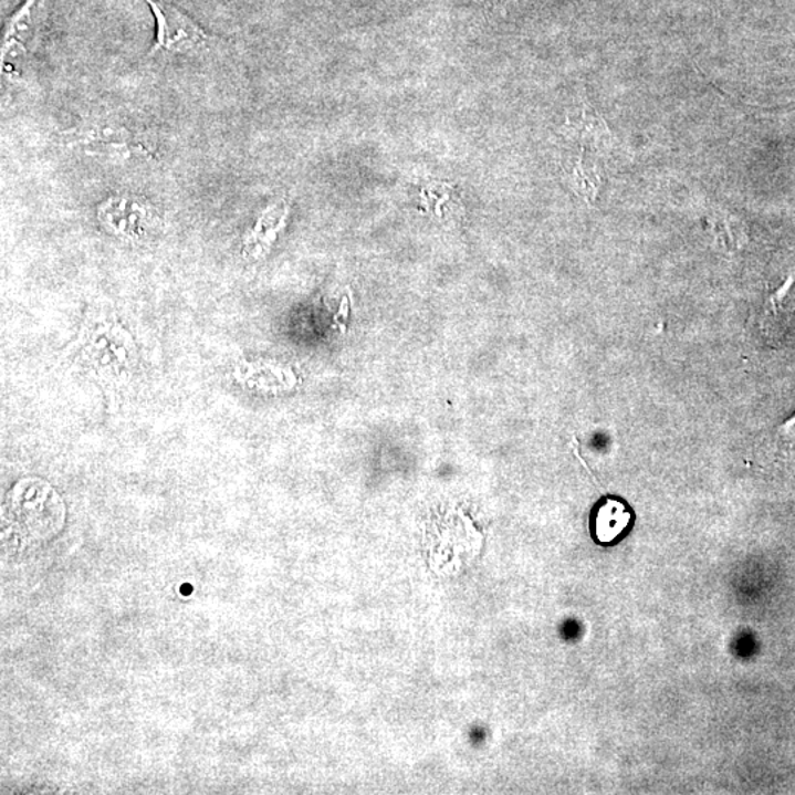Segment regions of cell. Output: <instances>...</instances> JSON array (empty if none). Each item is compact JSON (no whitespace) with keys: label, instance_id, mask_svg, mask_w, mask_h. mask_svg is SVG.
Masks as SVG:
<instances>
[{"label":"cell","instance_id":"3957f363","mask_svg":"<svg viewBox=\"0 0 795 795\" xmlns=\"http://www.w3.org/2000/svg\"><path fill=\"white\" fill-rule=\"evenodd\" d=\"M44 20H46V0H24L4 24L2 62L12 51L29 53L42 35Z\"/></svg>","mask_w":795,"mask_h":795},{"label":"cell","instance_id":"7a4b0ae2","mask_svg":"<svg viewBox=\"0 0 795 795\" xmlns=\"http://www.w3.org/2000/svg\"><path fill=\"white\" fill-rule=\"evenodd\" d=\"M157 22V38L149 55L159 52L190 53L216 42L192 17L166 0H145Z\"/></svg>","mask_w":795,"mask_h":795},{"label":"cell","instance_id":"ba28073f","mask_svg":"<svg viewBox=\"0 0 795 795\" xmlns=\"http://www.w3.org/2000/svg\"><path fill=\"white\" fill-rule=\"evenodd\" d=\"M778 437L784 442L795 443V416L778 428Z\"/></svg>","mask_w":795,"mask_h":795},{"label":"cell","instance_id":"8992f818","mask_svg":"<svg viewBox=\"0 0 795 795\" xmlns=\"http://www.w3.org/2000/svg\"><path fill=\"white\" fill-rule=\"evenodd\" d=\"M795 320V273L767 297L762 313V331L770 339H780Z\"/></svg>","mask_w":795,"mask_h":795},{"label":"cell","instance_id":"277c9868","mask_svg":"<svg viewBox=\"0 0 795 795\" xmlns=\"http://www.w3.org/2000/svg\"><path fill=\"white\" fill-rule=\"evenodd\" d=\"M634 522V510L625 500L604 496L590 513V536L598 545H616L632 530Z\"/></svg>","mask_w":795,"mask_h":795},{"label":"cell","instance_id":"5b68a950","mask_svg":"<svg viewBox=\"0 0 795 795\" xmlns=\"http://www.w3.org/2000/svg\"><path fill=\"white\" fill-rule=\"evenodd\" d=\"M100 219L115 233L137 237L149 219L148 207L128 197L109 198L100 207Z\"/></svg>","mask_w":795,"mask_h":795},{"label":"cell","instance_id":"6da1fadb","mask_svg":"<svg viewBox=\"0 0 795 795\" xmlns=\"http://www.w3.org/2000/svg\"><path fill=\"white\" fill-rule=\"evenodd\" d=\"M62 140L69 148H83L91 155L130 157L133 154L149 153L144 136L115 119H101L71 128L62 133Z\"/></svg>","mask_w":795,"mask_h":795},{"label":"cell","instance_id":"52a82bcc","mask_svg":"<svg viewBox=\"0 0 795 795\" xmlns=\"http://www.w3.org/2000/svg\"><path fill=\"white\" fill-rule=\"evenodd\" d=\"M716 232L718 238L730 243L731 247L739 248L744 239L743 226L739 221L731 220L730 217L718 219Z\"/></svg>","mask_w":795,"mask_h":795}]
</instances>
